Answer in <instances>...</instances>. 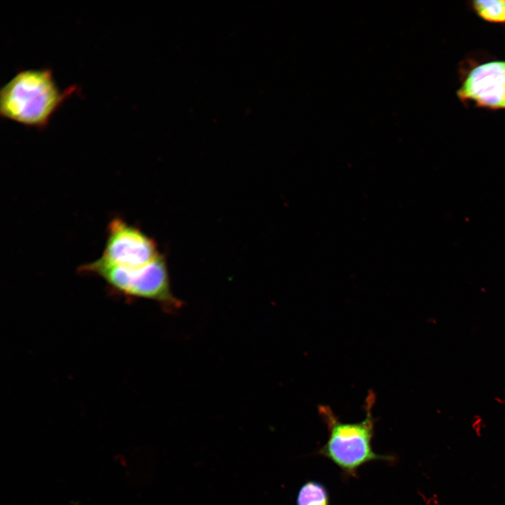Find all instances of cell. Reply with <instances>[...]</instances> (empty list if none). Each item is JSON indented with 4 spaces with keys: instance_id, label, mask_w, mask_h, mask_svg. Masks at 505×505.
Instances as JSON below:
<instances>
[{
    "instance_id": "obj_1",
    "label": "cell",
    "mask_w": 505,
    "mask_h": 505,
    "mask_svg": "<svg viewBox=\"0 0 505 505\" xmlns=\"http://www.w3.org/2000/svg\"><path fill=\"white\" fill-rule=\"evenodd\" d=\"M76 90L73 85L62 90L49 68L22 69L1 88L0 114L27 127L44 129Z\"/></svg>"
},
{
    "instance_id": "obj_2",
    "label": "cell",
    "mask_w": 505,
    "mask_h": 505,
    "mask_svg": "<svg viewBox=\"0 0 505 505\" xmlns=\"http://www.w3.org/2000/svg\"><path fill=\"white\" fill-rule=\"evenodd\" d=\"M374 400L372 393H370L366 400L365 418L354 423L341 422L329 407H319V414L327 426L328 436L316 453L337 466L344 478H356L358 469L369 462H393L396 460L392 455L379 454L373 450L375 419L372 410Z\"/></svg>"
},
{
    "instance_id": "obj_3",
    "label": "cell",
    "mask_w": 505,
    "mask_h": 505,
    "mask_svg": "<svg viewBox=\"0 0 505 505\" xmlns=\"http://www.w3.org/2000/svg\"><path fill=\"white\" fill-rule=\"evenodd\" d=\"M79 272L99 277L117 296L128 299H150L168 309L179 306L172 294L167 265L161 255L136 268L109 264L98 258L81 266Z\"/></svg>"
},
{
    "instance_id": "obj_4",
    "label": "cell",
    "mask_w": 505,
    "mask_h": 505,
    "mask_svg": "<svg viewBox=\"0 0 505 505\" xmlns=\"http://www.w3.org/2000/svg\"><path fill=\"white\" fill-rule=\"evenodd\" d=\"M160 256L156 242L140 229L119 217L110 220L100 260L114 266L136 268Z\"/></svg>"
},
{
    "instance_id": "obj_5",
    "label": "cell",
    "mask_w": 505,
    "mask_h": 505,
    "mask_svg": "<svg viewBox=\"0 0 505 505\" xmlns=\"http://www.w3.org/2000/svg\"><path fill=\"white\" fill-rule=\"evenodd\" d=\"M457 96L477 107L505 109V60H470L461 68Z\"/></svg>"
},
{
    "instance_id": "obj_6",
    "label": "cell",
    "mask_w": 505,
    "mask_h": 505,
    "mask_svg": "<svg viewBox=\"0 0 505 505\" xmlns=\"http://www.w3.org/2000/svg\"><path fill=\"white\" fill-rule=\"evenodd\" d=\"M471 7L483 20L505 25V0H476L471 2Z\"/></svg>"
},
{
    "instance_id": "obj_7",
    "label": "cell",
    "mask_w": 505,
    "mask_h": 505,
    "mask_svg": "<svg viewBox=\"0 0 505 505\" xmlns=\"http://www.w3.org/2000/svg\"><path fill=\"white\" fill-rule=\"evenodd\" d=\"M297 505H330L329 493L320 482L308 480L299 488Z\"/></svg>"
},
{
    "instance_id": "obj_8",
    "label": "cell",
    "mask_w": 505,
    "mask_h": 505,
    "mask_svg": "<svg viewBox=\"0 0 505 505\" xmlns=\"http://www.w3.org/2000/svg\"><path fill=\"white\" fill-rule=\"evenodd\" d=\"M487 424L480 414H475L471 418V428L474 435L478 438L483 436Z\"/></svg>"
},
{
    "instance_id": "obj_9",
    "label": "cell",
    "mask_w": 505,
    "mask_h": 505,
    "mask_svg": "<svg viewBox=\"0 0 505 505\" xmlns=\"http://www.w3.org/2000/svg\"><path fill=\"white\" fill-rule=\"evenodd\" d=\"M494 400L495 403H497L498 405H505V398L501 396H494Z\"/></svg>"
}]
</instances>
